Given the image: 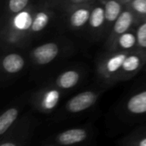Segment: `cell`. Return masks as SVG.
I'll use <instances>...</instances> for the list:
<instances>
[{"instance_id": "cell-7", "label": "cell", "mask_w": 146, "mask_h": 146, "mask_svg": "<svg viewBox=\"0 0 146 146\" xmlns=\"http://www.w3.org/2000/svg\"><path fill=\"white\" fill-rule=\"evenodd\" d=\"M139 20L140 19L137 15L127 5H126L105 39V47L108 48L112 42L122 33L135 28Z\"/></svg>"}, {"instance_id": "cell-13", "label": "cell", "mask_w": 146, "mask_h": 146, "mask_svg": "<svg viewBox=\"0 0 146 146\" xmlns=\"http://www.w3.org/2000/svg\"><path fill=\"white\" fill-rule=\"evenodd\" d=\"M27 65L26 58L15 50H8L2 56L1 69L6 75L13 76L20 74Z\"/></svg>"}, {"instance_id": "cell-22", "label": "cell", "mask_w": 146, "mask_h": 146, "mask_svg": "<svg viewBox=\"0 0 146 146\" xmlns=\"http://www.w3.org/2000/svg\"><path fill=\"white\" fill-rule=\"evenodd\" d=\"M127 5L139 19L146 18V0H132Z\"/></svg>"}, {"instance_id": "cell-12", "label": "cell", "mask_w": 146, "mask_h": 146, "mask_svg": "<svg viewBox=\"0 0 146 146\" xmlns=\"http://www.w3.org/2000/svg\"><path fill=\"white\" fill-rule=\"evenodd\" d=\"M54 11L55 9L50 7L38 2L36 3L31 25L32 38L38 36L50 25L54 15Z\"/></svg>"}, {"instance_id": "cell-4", "label": "cell", "mask_w": 146, "mask_h": 146, "mask_svg": "<svg viewBox=\"0 0 146 146\" xmlns=\"http://www.w3.org/2000/svg\"><path fill=\"white\" fill-rule=\"evenodd\" d=\"M62 51V44L58 41H49L33 47L29 54L32 63L37 67L49 65Z\"/></svg>"}, {"instance_id": "cell-9", "label": "cell", "mask_w": 146, "mask_h": 146, "mask_svg": "<svg viewBox=\"0 0 146 146\" xmlns=\"http://www.w3.org/2000/svg\"><path fill=\"white\" fill-rule=\"evenodd\" d=\"M106 20L104 7L101 0H95L92 8L88 25L87 33L93 39H100L105 38Z\"/></svg>"}, {"instance_id": "cell-10", "label": "cell", "mask_w": 146, "mask_h": 146, "mask_svg": "<svg viewBox=\"0 0 146 146\" xmlns=\"http://www.w3.org/2000/svg\"><path fill=\"white\" fill-rule=\"evenodd\" d=\"M101 92L94 90L83 91L70 99L65 104V110L68 114H79L91 109L99 99Z\"/></svg>"}, {"instance_id": "cell-15", "label": "cell", "mask_w": 146, "mask_h": 146, "mask_svg": "<svg viewBox=\"0 0 146 146\" xmlns=\"http://www.w3.org/2000/svg\"><path fill=\"white\" fill-rule=\"evenodd\" d=\"M106 49L111 50H120L127 53L137 50L138 40L135 29L133 28L117 37L112 42V44Z\"/></svg>"}, {"instance_id": "cell-8", "label": "cell", "mask_w": 146, "mask_h": 146, "mask_svg": "<svg viewBox=\"0 0 146 146\" xmlns=\"http://www.w3.org/2000/svg\"><path fill=\"white\" fill-rule=\"evenodd\" d=\"M146 64V51L137 49L127 53L120 70L118 82L134 77Z\"/></svg>"}, {"instance_id": "cell-17", "label": "cell", "mask_w": 146, "mask_h": 146, "mask_svg": "<svg viewBox=\"0 0 146 146\" xmlns=\"http://www.w3.org/2000/svg\"><path fill=\"white\" fill-rule=\"evenodd\" d=\"M82 79V74L78 69H67L57 75L54 85L62 92L76 87Z\"/></svg>"}, {"instance_id": "cell-3", "label": "cell", "mask_w": 146, "mask_h": 146, "mask_svg": "<svg viewBox=\"0 0 146 146\" xmlns=\"http://www.w3.org/2000/svg\"><path fill=\"white\" fill-rule=\"evenodd\" d=\"M62 97V91L53 85L46 86L35 93L31 98L33 107L44 114L51 113L58 106Z\"/></svg>"}, {"instance_id": "cell-21", "label": "cell", "mask_w": 146, "mask_h": 146, "mask_svg": "<svg viewBox=\"0 0 146 146\" xmlns=\"http://www.w3.org/2000/svg\"><path fill=\"white\" fill-rule=\"evenodd\" d=\"M138 49L146 51V18L140 19L135 27Z\"/></svg>"}, {"instance_id": "cell-2", "label": "cell", "mask_w": 146, "mask_h": 146, "mask_svg": "<svg viewBox=\"0 0 146 146\" xmlns=\"http://www.w3.org/2000/svg\"><path fill=\"white\" fill-rule=\"evenodd\" d=\"M127 52L107 50L98 60L97 74L98 78L107 85L118 82L120 70Z\"/></svg>"}, {"instance_id": "cell-25", "label": "cell", "mask_w": 146, "mask_h": 146, "mask_svg": "<svg viewBox=\"0 0 146 146\" xmlns=\"http://www.w3.org/2000/svg\"><path fill=\"white\" fill-rule=\"evenodd\" d=\"M119 1H121V3H123L125 5H127V4L130 1H132V0H119Z\"/></svg>"}, {"instance_id": "cell-19", "label": "cell", "mask_w": 146, "mask_h": 146, "mask_svg": "<svg viewBox=\"0 0 146 146\" xmlns=\"http://www.w3.org/2000/svg\"><path fill=\"white\" fill-rule=\"evenodd\" d=\"M34 3L36 2H33V0H5L3 19L9 18L21 12Z\"/></svg>"}, {"instance_id": "cell-20", "label": "cell", "mask_w": 146, "mask_h": 146, "mask_svg": "<svg viewBox=\"0 0 146 146\" xmlns=\"http://www.w3.org/2000/svg\"><path fill=\"white\" fill-rule=\"evenodd\" d=\"M118 144L125 146H146V127H140L121 139Z\"/></svg>"}, {"instance_id": "cell-14", "label": "cell", "mask_w": 146, "mask_h": 146, "mask_svg": "<svg viewBox=\"0 0 146 146\" xmlns=\"http://www.w3.org/2000/svg\"><path fill=\"white\" fill-rule=\"evenodd\" d=\"M125 115L133 118L146 115V88L129 96L124 104Z\"/></svg>"}, {"instance_id": "cell-23", "label": "cell", "mask_w": 146, "mask_h": 146, "mask_svg": "<svg viewBox=\"0 0 146 146\" xmlns=\"http://www.w3.org/2000/svg\"><path fill=\"white\" fill-rule=\"evenodd\" d=\"M92 1H94V0H63L60 9L64 11V10H66V9H69L71 7L80 5V4H83V3H89V2H92Z\"/></svg>"}, {"instance_id": "cell-18", "label": "cell", "mask_w": 146, "mask_h": 146, "mask_svg": "<svg viewBox=\"0 0 146 146\" xmlns=\"http://www.w3.org/2000/svg\"><path fill=\"white\" fill-rule=\"evenodd\" d=\"M19 115L20 109L17 106H11L2 113L0 115V138L4 136L16 123Z\"/></svg>"}, {"instance_id": "cell-16", "label": "cell", "mask_w": 146, "mask_h": 146, "mask_svg": "<svg viewBox=\"0 0 146 146\" xmlns=\"http://www.w3.org/2000/svg\"><path fill=\"white\" fill-rule=\"evenodd\" d=\"M104 7L106 28H105V39L108 37L112 27L116 21L117 18L125 8V4L119 0H101Z\"/></svg>"}, {"instance_id": "cell-1", "label": "cell", "mask_w": 146, "mask_h": 146, "mask_svg": "<svg viewBox=\"0 0 146 146\" xmlns=\"http://www.w3.org/2000/svg\"><path fill=\"white\" fill-rule=\"evenodd\" d=\"M36 3L16 15L2 19L1 43L7 50L21 49L32 39L31 25Z\"/></svg>"}, {"instance_id": "cell-5", "label": "cell", "mask_w": 146, "mask_h": 146, "mask_svg": "<svg viewBox=\"0 0 146 146\" xmlns=\"http://www.w3.org/2000/svg\"><path fill=\"white\" fill-rule=\"evenodd\" d=\"M94 1L76 5L64 10L66 23L70 29L74 32H81L87 28Z\"/></svg>"}, {"instance_id": "cell-24", "label": "cell", "mask_w": 146, "mask_h": 146, "mask_svg": "<svg viewBox=\"0 0 146 146\" xmlns=\"http://www.w3.org/2000/svg\"><path fill=\"white\" fill-rule=\"evenodd\" d=\"M37 2L50 7L54 9H60L63 0H37Z\"/></svg>"}, {"instance_id": "cell-11", "label": "cell", "mask_w": 146, "mask_h": 146, "mask_svg": "<svg viewBox=\"0 0 146 146\" xmlns=\"http://www.w3.org/2000/svg\"><path fill=\"white\" fill-rule=\"evenodd\" d=\"M29 122L26 118L17 121L9 131L1 137L0 146L25 145L29 135Z\"/></svg>"}, {"instance_id": "cell-6", "label": "cell", "mask_w": 146, "mask_h": 146, "mask_svg": "<svg viewBox=\"0 0 146 146\" xmlns=\"http://www.w3.org/2000/svg\"><path fill=\"white\" fill-rule=\"evenodd\" d=\"M90 135L89 131L85 127H74L52 135L43 143L48 146H68L79 145L87 140Z\"/></svg>"}]
</instances>
